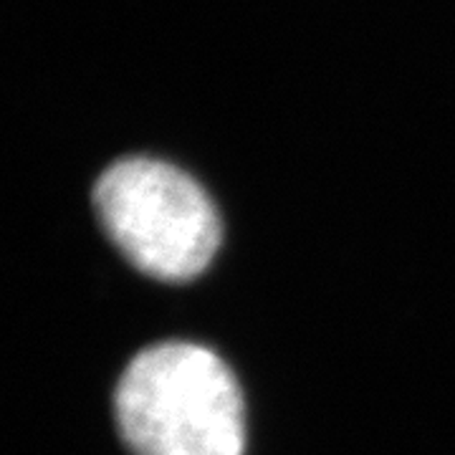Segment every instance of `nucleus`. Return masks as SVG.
Segmentation results:
<instances>
[{
  "mask_svg": "<svg viewBox=\"0 0 455 455\" xmlns=\"http://www.w3.org/2000/svg\"><path fill=\"white\" fill-rule=\"evenodd\" d=\"M114 415L132 455H243V392L200 344L142 349L119 377Z\"/></svg>",
  "mask_w": 455,
  "mask_h": 455,
  "instance_id": "1",
  "label": "nucleus"
},
{
  "mask_svg": "<svg viewBox=\"0 0 455 455\" xmlns=\"http://www.w3.org/2000/svg\"><path fill=\"white\" fill-rule=\"evenodd\" d=\"M99 223L137 271L160 281H190L220 245V218L208 193L180 167L155 157H124L94 185Z\"/></svg>",
  "mask_w": 455,
  "mask_h": 455,
  "instance_id": "2",
  "label": "nucleus"
}]
</instances>
